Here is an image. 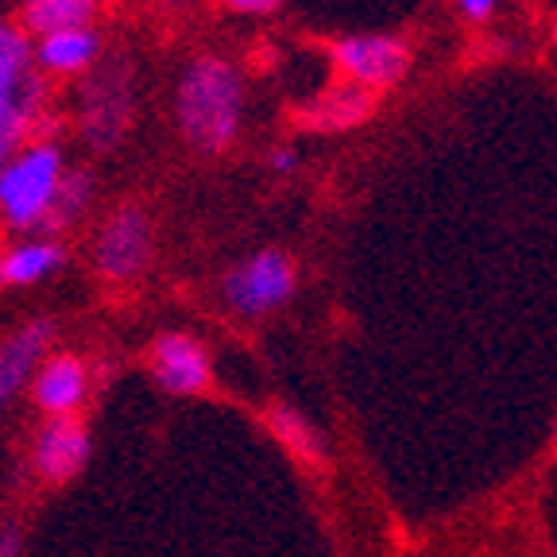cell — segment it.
<instances>
[{
    "mask_svg": "<svg viewBox=\"0 0 557 557\" xmlns=\"http://www.w3.org/2000/svg\"><path fill=\"white\" fill-rule=\"evenodd\" d=\"M109 0H20V20L27 35L66 32V27H97Z\"/></svg>",
    "mask_w": 557,
    "mask_h": 557,
    "instance_id": "obj_15",
    "label": "cell"
},
{
    "mask_svg": "<svg viewBox=\"0 0 557 557\" xmlns=\"http://www.w3.org/2000/svg\"><path fill=\"white\" fill-rule=\"evenodd\" d=\"M94 201H97V178L89 166H70L66 178L59 186V198H54L51 218H47L44 233L62 236L66 228L82 225V221L94 213Z\"/></svg>",
    "mask_w": 557,
    "mask_h": 557,
    "instance_id": "obj_16",
    "label": "cell"
},
{
    "mask_svg": "<svg viewBox=\"0 0 557 557\" xmlns=\"http://www.w3.org/2000/svg\"><path fill=\"white\" fill-rule=\"evenodd\" d=\"M89 457H94V437H89V426L82 422V414L44 418L32 437V457H27V465H32V472L44 480V484L62 487L86 472Z\"/></svg>",
    "mask_w": 557,
    "mask_h": 557,
    "instance_id": "obj_8",
    "label": "cell"
},
{
    "mask_svg": "<svg viewBox=\"0 0 557 557\" xmlns=\"http://www.w3.org/2000/svg\"><path fill=\"white\" fill-rule=\"evenodd\" d=\"M244 109V78L233 59L218 51L194 54L174 82V128L186 148L198 156H225L240 139Z\"/></svg>",
    "mask_w": 557,
    "mask_h": 557,
    "instance_id": "obj_1",
    "label": "cell"
},
{
    "mask_svg": "<svg viewBox=\"0 0 557 557\" xmlns=\"http://www.w3.org/2000/svg\"><path fill=\"white\" fill-rule=\"evenodd\" d=\"M330 51L345 82H357L372 94L399 86L410 70V47L395 35H345Z\"/></svg>",
    "mask_w": 557,
    "mask_h": 557,
    "instance_id": "obj_9",
    "label": "cell"
},
{
    "mask_svg": "<svg viewBox=\"0 0 557 557\" xmlns=\"http://www.w3.org/2000/svg\"><path fill=\"white\" fill-rule=\"evenodd\" d=\"M271 171H275V174H295L298 171V151L295 148H275V151H271Z\"/></svg>",
    "mask_w": 557,
    "mask_h": 557,
    "instance_id": "obj_21",
    "label": "cell"
},
{
    "mask_svg": "<svg viewBox=\"0 0 557 557\" xmlns=\"http://www.w3.org/2000/svg\"><path fill=\"white\" fill-rule=\"evenodd\" d=\"M0 290H4V283H0Z\"/></svg>",
    "mask_w": 557,
    "mask_h": 557,
    "instance_id": "obj_25",
    "label": "cell"
},
{
    "mask_svg": "<svg viewBox=\"0 0 557 557\" xmlns=\"http://www.w3.org/2000/svg\"><path fill=\"white\" fill-rule=\"evenodd\" d=\"M268 426H271V434H275L278 442L295 453L298 461L313 465V469H318V465H325L322 437H318V430H313L295 407H287V403H275V407L268 410Z\"/></svg>",
    "mask_w": 557,
    "mask_h": 557,
    "instance_id": "obj_17",
    "label": "cell"
},
{
    "mask_svg": "<svg viewBox=\"0 0 557 557\" xmlns=\"http://www.w3.org/2000/svg\"><path fill=\"white\" fill-rule=\"evenodd\" d=\"M35 70L47 82H82L104 59V35L97 27H66L32 39Z\"/></svg>",
    "mask_w": 557,
    "mask_h": 557,
    "instance_id": "obj_12",
    "label": "cell"
},
{
    "mask_svg": "<svg viewBox=\"0 0 557 557\" xmlns=\"http://www.w3.org/2000/svg\"><path fill=\"white\" fill-rule=\"evenodd\" d=\"M0 159H4V156H0Z\"/></svg>",
    "mask_w": 557,
    "mask_h": 557,
    "instance_id": "obj_26",
    "label": "cell"
},
{
    "mask_svg": "<svg viewBox=\"0 0 557 557\" xmlns=\"http://www.w3.org/2000/svg\"><path fill=\"white\" fill-rule=\"evenodd\" d=\"M221 9L236 12V16H271L283 9V0H221Z\"/></svg>",
    "mask_w": 557,
    "mask_h": 557,
    "instance_id": "obj_18",
    "label": "cell"
},
{
    "mask_svg": "<svg viewBox=\"0 0 557 557\" xmlns=\"http://www.w3.org/2000/svg\"><path fill=\"white\" fill-rule=\"evenodd\" d=\"M51 104V82L35 70L32 35L0 20V156L39 132Z\"/></svg>",
    "mask_w": 557,
    "mask_h": 557,
    "instance_id": "obj_3",
    "label": "cell"
},
{
    "mask_svg": "<svg viewBox=\"0 0 557 557\" xmlns=\"http://www.w3.org/2000/svg\"><path fill=\"white\" fill-rule=\"evenodd\" d=\"M375 101H380V94H372V89L357 86V82H337L330 94H322L310 109H306L302 124L306 128H318V132L357 128V124H364L368 116L375 113Z\"/></svg>",
    "mask_w": 557,
    "mask_h": 557,
    "instance_id": "obj_14",
    "label": "cell"
},
{
    "mask_svg": "<svg viewBox=\"0 0 557 557\" xmlns=\"http://www.w3.org/2000/svg\"><path fill=\"white\" fill-rule=\"evenodd\" d=\"M94 372L78 352H47L27 383V399L44 418H74L89 403Z\"/></svg>",
    "mask_w": 557,
    "mask_h": 557,
    "instance_id": "obj_10",
    "label": "cell"
},
{
    "mask_svg": "<svg viewBox=\"0 0 557 557\" xmlns=\"http://www.w3.org/2000/svg\"><path fill=\"white\" fill-rule=\"evenodd\" d=\"M148 372L159 392L174 395V399H194L213 387V357L201 345V337L186 330L156 333L148 348Z\"/></svg>",
    "mask_w": 557,
    "mask_h": 557,
    "instance_id": "obj_7",
    "label": "cell"
},
{
    "mask_svg": "<svg viewBox=\"0 0 557 557\" xmlns=\"http://www.w3.org/2000/svg\"><path fill=\"white\" fill-rule=\"evenodd\" d=\"M295 290L298 263L283 248H260V252L244 256L221 278V302L240 322H263V318L278 313L295 298Z\"/></svg>",
    "mask_w": 557,
    "mask_h": 557,
    "instance_id": "obj_6",
    "label": "cell"
},
{
    "mask_svg": "<svg viewBox=\"0 0 557 557\" xmlns=\"http://www.w3.org/2000/svg\"><path fill=\"white\" fill-rule=\"evenodd\" d=\"M156 4H163V9H186V4H194V0H156Z\"/></svg>",
    "mask_w": 557,
    "mask_h": 557,
    "instance_id": "obj_22",
    "label": "cell"
},
{
    "mask_svg": "<svg viewBox=\"0 0 557 557\" xmlns=\"http://www.w3.org/2000/svg\"><path fill=\"white\" fill-rule=\"evenodd\" d=\"M0 557H24V534L16 527H0Z\"/></svg>",
    "mask_w": 557,
    "mask_h": 557,
    "instance_id": "obj_20",
    "label": "cell"
},
{
    "mask_svg": "<svg viewBox=\"0 0 557 557\" xmlns=\"http://www.w3.org/2000/svg\"><path fill=\"white\" fill-rule=\"evenodd\" d=\"M94 271L113 283V287H132L148 275L156 260V218L144 201H121L97 221L94 244H89Z\"/></svg>",
    "mask_w": 557,
    "mask_h": 557,
    "instance_id": "obj_5",
    "label": "cell"
},
{
    "mask_svg": "<svg viewBox=\"0 0 557 557\" xmlns=\"http://www.w3.org/2000/svg\"><path fill=\"white\" fill-rule=\"evenodd\" d=\"M457 9L469 24H487V20L496 16V0H457Z\"/></svg>",
    "mask_w": 557,
    "mask_h": 557,
    "instance_id": "obj_19",
    "label": "cell"
},
{
    "mask_svg": "<svg viewBox=\"0 0 557 557\" xmlns=\"http://www.w3.org/2000/svg\"><path fill=\"white\" fill-rule=\"evenodd\" d=\"M554 35H557V20H554Z\"/></svg>",
    "mask_w": 557,
    "mask_h": 557,
    "instance_id": "obj_23",
    "label": "cell"
},
{
    "mask_svg": "<svg viewBox=\"0 0 557 557\" xmlns=\"http://www.w3.org/2000/svg\"><path fill=\"white\" fill-rule=\"evenodd\" d=\"M554 442H557V430H554Z\"/></svg>",
    "mask_w": 557,
    "mask_h": 557,
    "instance_id": "obj_24",
    "label": "cell"
},
{
    "mask_svg": "<svg viewBox=\"0 0 557 557\" xmlns=\"http://www.w3.org/2000/svg\"><path fill=\"white\" fill-rule=\"evenodd\" d=\"M70 163L59 139L27 136L0 159V225L9 233H44Z\"/></svg>",
    "mask_w": 557,
    "mask_h": 557,
    "instance_id": "obj_2",
    "label": "cell"
},
{
    "mask_svg": "<svg viewBox=\"0 0 557 557\" xmlns=\"http://www.w3.org/2000/svg\"><path fill=\"white\" fill-rule=\"evenodd\" d=\"M54 341V322L47 318H27V322L12 325L9 333H0V414L27 395L39 360L51 352Z\"/></svg>",
    "mask_w": 557,
    "mask_h": 557,
    "instance_id": "obj_11",
    "label": "cell"
},
{
    "mask_svg": "<svg viewBox=\"0 0 557 557\" xmlns=\"http://www.w3.org/2000/svg\"><path fill=\"white\" fill-rule=\"evenodd\" d=\"M66 263V244L51 233H20L0 248V283L12 290L44 287Z\"/></svg>",
    "mask_w": 557,
    "mask_h": 557,
    "instance_id": "obj_13",
    "label": "cell"
},
{
    "mask_svg": "<svg viewBox=\"0 0 557 557\" xmlns=\"http://www.w3.org/2000/svg\"><path fill=\"white\" fill-rule=\"evenodd\" d=\"M136 66L128 59H101L74 94V128L86 148L113 151L136 121Z\"/></svg>",
    "mask_w": 557,
    "mask_h": 557,
    "instance_id": "obj_4",
    "label": "cell"
}]
</instances>
